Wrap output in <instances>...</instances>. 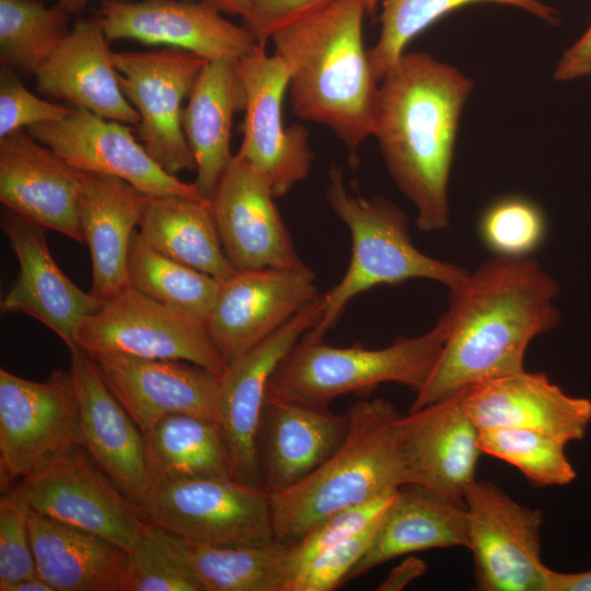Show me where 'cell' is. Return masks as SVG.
<instances>
[{
  "mask_svg": "<svg viewBox=\"0 0 591 591\" xmlns=\"http://www.w3.org/2000/svg\"><path fill=\"white\" fill-rule=\"evenodd\" d=\"M558 286L530 257L485 262L450 290L449 334L408 412L490 379L524 371L530 343L555 328Z\"/></svg>",
  "mask_w": 591,
  "mask_h": 591,
  "instance_id": "cell-1",
  "label": "cell"
},
{
  "mask_svg": "<svg viewBox=\"0 0 591 591\" xmlns=\"http://www.w3.org/2000/svg\"><path fill=\"white\" fill-rule=\"evenodd\" d=\"M474 81L422 51H405L379 85L374 137L385 166L424 232L449 225L448 185Z\"/></svg>",
  "mask_w": 591,
  "mask_h": 591,
  "instance_id": "cell-2",
  "label": "cell"
},
{
  "mask_svg": "<svg viewBox=\"0 0 591 591\" xmlns=\"http://www.w3.org/2000/svg\"><path fill=\"white\" fill-rule=\"evenodd\" d=\"M362 0H340L329 8L275 31L274 54L286 65L293 114L329 130L348 150L374 135L379 85L363 46Z\"/></svg>",
  "mask_w": 591,
  "mask_h": 591,
  "instance_id": "cell-3",
  "label": "cell"
},
{
  "mask_svg": "<svg viewBox=\"0 0 591 591\" xmlns=\"http://www.w3.org/2000/svg\"><path fill=\"white\" fill-rule=\"evenodd\" d=\"M335 452L296 485L268 495L275 540L291 544L332 513L408 485L395 420L385 398L359 399Z\"/></svg>",
  "mask_w": 591,
  "mask_h": 591,
  "instance_id": "cell-4",
  "label": "cell"
},
{
  "mask_svg": "<svg viewBox=\"0 0 591 591\" xmlns=\"http://www.w3.org/2000/svg\"><path fill=\"white\" fill-rule=\"evenodd\" d=\"M449 334L445 313L427 333L399 337L390 346L334 347L306 332L278 363L266 395L314 407H329L338 396H366L383 383L416 394L427 382Z\"/></svg>",
  "mask_w": 591,
  "mask_h": 591,
  "instance_id": "cell-5",
  "label": "cell"
},
{
  "mask_svg": "<svg viewBox=\"0 0 591 591\" xmlns=\"http://www.w3.org/2000/svg\"><path fill=\"white\" fill-rule=\"evenodd\" d=\"M325 197L349 229L352 247L345 275L323 294L322 318L309 331L312 335L324 337L355 297L376 286L424 278L453 290L467 278L464 268L416 248L407 216L397 205L381 196L363 198L349 192L341 167L329 169Z\"/></svg>",
  "mask_w": 591,
  "mask_h": 591,
  "instance_id": "cell-6",
  "label": "cell"
},
{
  "mask_svg": "<svg viewBox=\"0 0 591 591\" xmlns=\"http://www.w3.org/2000/svg\"><path fill=\"white\" fill-rule=\"evenodd\" d=\"M139 509L149 524L192 544L258 546L275 541L268 494L233 477L155 482Z\"/></svg>",
  "mask_w": 591,
  "mask_h": 591,
  "instance_id": "cell-7",
  "label": "cell"
},
{
  "mask_svg": "<svg viewBox=\"0 0 591 591\" xmlns=\"http://www.w3.org/2000/svg\"><path fill=\"white\" fill-rule=\"evenodd\" d=\"M78 343L92 357L186 361L217 375L228 368L204 321L129 286L101 302L83 322Z\"/></svg>",
  "mask_w": 591,
  "mask_h": 591,
  "instance_id": "cell-8",
  "label": "cell"
},
{
  "mask_svg": "<svg viewBox=\"0 0 591 591\" xmlns=\"http://www.w3.org/2000/svg\"><path fill=\"white\" fill-rule=\"evenodd\" d=\"M31 510L130 552L149 523L81 445L58 453L21 480Z\"/></svg>",
  "mask_w": 591,
  "mask_h": 591,
  "instance_id": "cell-9",
  "label": "cell"
},
{
  "mask_svg": "<svg viewBox=\"0 0 591 591\" xmlns=\"http://www.w3.org/2000/svg\"><path fill=\"white\" fill-rule=\"evenodd\" d=\"M79 403L71 371L35 382L0 370V484L2 493L48 460L80 445Z\"/></svg>",
  "mask_w": 591,
  "mask_h": 591,
  "instance_id": "cell-10",
  "label": "cell"
},
{
  "mask_svg": "<svg viewBox=\"0 0 591 591\" xmlns=\"http://www.w3.org/2000/svg\"><path fill=\"white\" fill-rule=\"evenodd\" d=\"M476 589L544 591L542 512L514 501L489 480H474L464 495Z\"/></svg>",
  "mask_w": 591,
  "mask_h": 591,
  "instance_id": "cell-11",
  "label": "cell"
},
{
  "mask_svg": "<svg viewBox=\"0 0 591 591\" xmlns=\"http://www.w3.org/2000/svg\"><path fill=\"white\" fill-rule=\"evenodd\" d=\"M207 60L182 49L114 53L124 95L139 115V140L170 174L196 171L182 127L183 102Z\"/></svg>",
  "mask_w": 591,
  "mask_h": 591,
  "instance_id": "cell-12",
  "label": "cell"
},
{
  "mask_svg": "<svg viewBox=\"0 0 591 591\" xmlns=\"http://www.w3.org/2000/svg\"><path fill=\"white\" fill-rule=\"evenodd\" d=\"M266 45L258 44L237 61L246 102L243 138L236 157L247 161L269 179L276 198L303 182L313 163L309 131L301 125L286 126L282 100L289 86L283 61Z\"/></svg>",
  "mask_w": 591,
  "mask_h": 591,
  "instance_id": "cell-13",
  "label": "cell"
},
{
  "mask_svg": "<svg viewBox=\"0 0 591 591\" xmlns=\"http://www.w3.org/2000/svg\"><path fill=\"white\" fill-rule=\"evenodd\" d=\"M314 271L304 263L237 270L221 282L207 332L229 363L283 326L320 294Z\"/></svg>",
  "mask_w": 591,
  "mask_h": 591,
  "instance_id": "cell-14",
  "label": "cell"
},
{
  "mask_svg": "<svg viewBox=\"0 0 591 591\" xmlns=\"http://www.w3.org/2000/svg\"><path fill=\"white\" fill-rule=\"evenodd\" d=\"M26 130L79 171L121 178L147 196L175 195L210 202L195 183H185L166 172L137 141L127 124L71 106L67 117Z\"/></svg>",
  "mask_w": 591,
  "mask_h": 591,
  "instance_id": "cell-15",
  "label": "cell"
},
{
  "mask_svg": "<svg viewBox=\"0 0 591 591\" xmlns=\"http://www.w3.org/2000/svg\"><path fill=\"white\" fill-rule=\"evenodd\" d=\"M322 314L320 294L219 375L217 424L234 479L260 487L256 442L268 381L291 347L318 324Z\"/></svg>",
  "mask_w": 591,
  "mask_h": 591,
  "instance_id": "cell-16",
  "label": "cell"
},
{
  "mask_svg": "<svg viewBox=\"0 0 591 591\" xmlns=\"http://www.w3.org/2000/svg\"><path fill=\"white\" fill-rule=\"evenodd\" d=\"M95 19L107 39H131L193 53L205 60L239 61L259 43L244 25L192 0H102Z\"/></svg>",
  "mask_w": 591,
  "mask_h": 591,
  "instance_id": "cell-17",
  "label": "cell"
},
{
  "mask_svg": "<svg viewBox=\"0 0 591 591\" xmlns=\"http://www.w3.org/2000/svg\"><path fill=\"white\" fill-rule=\"evenodd\" d=\"M275 198L267 176L234 154L210 207L224 254L236 270L303 263Z\"/></svg>",
  "mask_w": 591,
  "mask_h": 591,
  "instance_id": "cell-18",
  "label": "cell"
},
{
  "mask_svg": "<svg viewBox=\"0 0 591 591\" xmlns=\"http://www.w3.org/2000/svg\"><path fill=\"white\" fill-rule=\"evenodd\" d=\"M395 427L408 485L464 506L482 451L479 430L464 407L463 392L399 415Z\"/></svg>",
  "mask_w": 591,
  "mask_h": 591,
  "instance_id": "cell-19",
  "label": "cell"
},
{
  "mask_svg": "<svg viewBox=\"0 0 591 591\" xmlns=\"http://www.w3.org/2000/svg\"><path fill=\"white\" fill-rule=\"evenodd\" d=\"M1 229L19 263V275L0 302L1 311L37 320L69 350L79 346V331L101 302L60 269L49 251L44 227L5 208Z\"/></svg>",
  "mask_w": 591,
  "mask_h": 591,
  "instance_id": "cell-20",
  "label": "cell"
},
{
  "mask_svg": "<svg viewBox=\"0 0 591 591\" xmlns=\"http://www.w3.org/2000/svg\"><path fill=\"white\" fill-rule=\"evenodd\" d=\"M92 358L109 391L142 432L173 414L217 422L219 375L213 372L178 360L124 355Z\"/></svg>",
  "mask_w": 591,
  "mask_h": 591,
  "instance_id": "cell-21",
  "label": "cell"
},
{
  "mask_svg": "<svg viewBox=\"0 0 591 591\" xmlns=\"http://www.w3.org/2000/svg\"><path fill=\"white\" fill-rule=\"evenodd\" d=\"M70 355L80 445L139 508L152 486L143 433L105 384L94 359L80 346Z\"/></svg>",
  "mask_w": 591,
  "mask_h": 591,
  "instance_id": "cell-22",
  "label": "cell"
},
{
  "mask_svg": "<svg viewBox=\"0 0 591 591\" xmlns=\"http://www.w3.org/2000/svg\"><path fill=\"white\" fill-rule=\"evenodd\" d=\"M83 172L21 129L0 138V201L45 229L84 243L78 215Z\"/></svg>",
  "mask_w": 591,
  "mask_h": 591,
  "instance_id": "cell-23",
  "label": "cell"
},
{
  "mask_svg": "<svg viewBox=\"0 0 591 591\" xmlns=\"http://www.w3.org/2000/svg\"><path fill=\"white\" fill-rule=\"evenodd\" d=\"M463 404L478 428H522L564 443L581 440L591 422V401L566 394L544 373L521 371L462 390Z\"/></svg>",
  "mask_w": 591,
  "mask_h": 591,
  "instance_id": "cell-24",
  "label": "cell"
},
{
  "mask_svg": "<svg viewBox=\"0 0 591 591\" xmlns=\"http://www.w3.org/2000/svg\"><path fill=\"white\" fill-rule=\"evenodd\" d=\"M348 428V413L266 395L256 442L260 487L271 495L299 483L335 452Z\"/></svg>",
  "mask_w": 591,
  "mask_h": 591,
  "instance_id": "cell-25",
  "label": "cell"
},
{
  "mask_svg": "<svg viewBox=\"0 0 591 591\" xmlns=\"http://www.w3.org/2000/svg\"><path fill=\"white\" fill-rule=\"evenodd\" d=\"M35 78L36 90L45 95L106 119L139 124L120 88L109 40L95 18L78 19Z\"/></svg>",
  "mask_w": 591,
  "mask_h": 591,
  "instance_id": "cell-26",
  "label": "cell"
},
{
  "mask_svg": "<svg viewBox=\"0 0 591 591\" xmlns=\"http://www.w3.org/2000/svg\"><path fill=\"white\" fill-rule=\"evenodd\" d=\"M146 199L121 178L83 172L78 215L91 255V294L100 302L128 287V247Z\"/></svg>",
  "mask_w": 591,
  "mask_h": 591,
  "instance_id": "cell-27",
  "label": "cell"
},
{
  "mask_svg": "<svg viewBox=\"0 0 591 591\" xmlns=\"http://www.w3.org/2000/svg\"><path fill=\"white\" fill-rule=\"evenodd\" d=\"M182 114V127L196 162L201 196L210 201L219 179L231 162L233 117L244 111L246 94L237 61L207 60Z\"/></svg>",
  "mask_w": 591,
  "mask_h": 591,
  "instance_id": "cell-28",
  "label": "cell"
},
{
  "mask_svg": "<svg viewBox=\"0 0 591 591\" xmlns=\"http://www.w3.org/2000/svg\"><path fill=\"white\" fill-rule=\"evenodd\" d=\"M36 571L55 591H123L128 552L31 510Z\"/></svg>",
  "mask_w": 591,
  "mask_h": 591,
  "instance_id": "cell-29",
  "label": "cell"
},
{
  "mask_svg": "<svg viewBox=\"0 0 591 591\" xmlns=\"http://www.w3.org/2000/svg\"><path fill=\"white\" fill-rule=\"evenodd\" d=\"M467 545L464 506L416 486H403L385 510L369 548L350 570L345 583L398 556L431 548H467Z\"/></svg>",
  "mask_w": 591,
  "mask_h": 591,
  "instance_id": "cell-30",
  "label": "cell"
},
{
  "mask_svg": "<svg viewBox=\"0 0 591 591\" xmlns=\"http://www.w3.org/2000/svg\"><path fill=\"white\" fill-rule=\"evenodd\" d=\"M138 227L153 248L219 281L237 271L224 254L210 202L175 195L147 196Z\"/></svg>",
  "mask_w": 591,
  "mask_h": 591,
  "instance_id": "cell-31",
  "label": "cell"
},
{
  "mask_svg": "<svg viewBox=\"0 0 591 591\" xmlns=\"http://www.w3.org/2000/svg\"><path fill=\"white\" fill-rule=\"evenodd\" d=\"M142 433L152 484L198 477H232L216 421L173 414Z\"/></svg>",
  "mask_w": 591,
  "mask_h": 591,
  "instance_id": "cell-32",
  "label": "cell"
},
{
  "mask_svg": "<svg viewBox=\"0 0 591 591\" xmlns=\"http://www.w3.org/2000/svg\"><path fill=\"white\" fill-rule=\"evenodd\" d=\"M172 538L205 591H286L290 581L288 544L282 542L211 546Z\"/></svg>",
  "mask_w": 591,
  "mask_h": 591,
  "instance_id": "cell-33",
  "label": "cell"
},
{
  "mask_svg": "<svg viewBox=\"0 0 591 591\" xmlns=\"http://www.w3.org/2000/svg\"><path fill=\"white\" fill-rule=\"evenodd\" d=\"M126 270L129 287L204 322L215 306L222 282L160 253L138 231L130 239Z\"/></svg>",
  "mask_w": 591,
  "mask_h": 591,
  "instance_id": "cell-34",
  "label": "cell"
},
{
  "mask_svg": "<svg viewBox=\"0 0 591 591\" xmlns=\"http://www.w3.org/2000/svg\"><path fill=\"white\" fill-rule=\"evenodd\" d=\"M482 2L518 8L549 25L559 23L558 11L543 0H380V35L368 49L378 81L398 61L406 46L417 35L442 16L462 7Z\"/></svg>",
  "mask_w": 591,
  "mask_h": 591,
  "instance_id": "cell-35",
  "label": "cell"
},
{
  "mask_svg": "<svg viewBox=\"0 0 591 591\" xmlns=\"http://www.w3.org/2000/svg\"><path fill=\"white\" fill-rule=\"evenodd\" d=\"M69 18L43 0H0L1 66L35 76L69 33Z\"/></svg>",
  "mask_w": 591,
  "mask_h": 591,
  "instance_id": "cell-36",
  "label": "cell"
},
{
  "mask_svg": "<svg viewBox=\"0 0 591 591\" xmlns=\"http://www.w3.org/2000/svg\"><path fill=\"white\" fill-rule=\"evenodd\" d=\"M482 453L518 468L536 486H563L571 483L576 471L565 453L563 441L530 429L488 428L479 430Z\"/></svg>",
  "mask_w": 591,
  "mask_h": 591,
  "instance_id": "cell-37",
  "label": "cell"
},
{
  "mask_svg": "<svg viewBox=\"0 0 591 591\" xmlns=\"http://www.w3.org/2000/svg\"><path fill=\"white\" fill-rule=\"evenodd\" d=\"M123 591H205L172 536L149 524L128 552Z\"/></svg>",
  "mask_w": 591,
  "mask_h": 591,
  "instance_id": "cell-38",
  "label": "cell"
},
{
  "mask_svg": "<svg viewBox=\"0 0 591 591\" xmlns=\"http://www.w3.org/2000/svg\"><path fill=\"white\" fill-rule=\"evenodd\" d=\"M478 233L484 245L498 257H529L544 241L546 219L533 200L508 195L483 211Z\"/></svg>",
  "mask_w": 591,
  "mask_h": 591,
  "instance_id": "cell-39",
  "label": "cell"
},
{
  "mask_svg": "<svg viewBox=\"0 0 591 591\" xmlns=\"http://www.w3.org/2000/svg\"><path fill=\"white\" fill-rule=\"evenodd\" d=\"M31 507L20 483L0 500V590L37 575L30 534Z\"/></svg>",
  "mask_w": 591,
  "mask_h": 591,
  "instance_id": "cell-40",
  "label": "cell"
},
{
  "mask_svg": "<svg viewBox=\"0 0 591 591\" xmlns=\"http://www.w3.org/2000/svg\"><path fill=\"white\" fill-rule=\"evenodd\" d=\"M396 493L338 510L315 524L299 540L288 544L290 580L315 555L363 531L379 520L393 501Z\"/></svg>",
  "mask_w": 591,
  "mask_h": 591,
  "instance_id": "cell-41",
  "label": "cell"
},
{
  "mask_svg": "<svg viewBox=\"0 0 591 591\" xmlns=\"http://www.w3.org/2000/svg\"><path fill=\"white\" fill-rule=\"evenodd\" d=\"M382 517L363 531L311 558L294 573L286 591H331L344 584L350 570L369 548Z\"/></svg>",
  "mask_w": 591,
  "mask_h": 591,
  "instance_id": "cell-42",
  "label": "cell"
},
{
  "mask_svg": "<svg viewBox=\"0 0 591 591\" xmlns=\"http://www.w3.org/2000/svg\"><path fill=\"white\" fill-rule=\"evenodd\" d=\"M71 106L39 99L30 92L14 70L0 68V138L31 126L60 120Z\"/></svg>",
  "mask_w": 591,
  "mask_h": 591,
  "instance_id": "cell-43",
  "label": "cell"
},
{
  "mask_svg": "<svg viewBox=\"0 0 591 591\" xmlns=\"http://www.w3.org/2000/svg\"><path fill=\"white\" fill-rule=\"evenodd\" d=\"M340 0H265L243 20L259 44L266 45L278 28L321 12Z\"/></svg>",
  "mask_w": 591,
  "mask_h": 591,
  "instance_id": "cell-44",
  "label": "cell"
},
{
  "mask_svg": "<svg viewBox=\"0 0 591 591\" xmlns=\"http://www.w3.org/2000/svg\"><path fill=\"white\" fill-rule=\"evenodd\" d=\"M591 76V20L584 33L560 56L553 77L566 82Z\"/></svg>",
  "mask_w": 591,
  "mask_h": 591,
  "instance_id": "cell-45",
  "label": "cell"
},
{
  "mask_svg": "<svg viewBox=\"0 0 591 591\" xmlns=\"http://www.w3.org/2000/svg\"><path fill=\"white\" fill-rule=\"evenodd\" d=\"M427 570L426 564L414 556L408 557L397 565L376 588L380 591H398L404 589L413 580L422 576Z\"/></svg>",
  "mask_w": 591,
  "mask_h": 591,
  "instance_id": "cell-46",
  "label": "cell"
},
{
  "mask_svg": "<svg viewBox=\"0 0 591 591\" xmlns=\"http://www.w3.org/2000/svg\"><path fill=\"white\" fill-rule=\"evenodd\" d=\"M544 591H591V569L581 572H559L544 569Z\"/></svg>",
  "mask_w": 591,
  "mask_h": 591,
  "instance_id": "cell-47",
  "label": "cell"
},
{
  "mask_svg": "<svg viewBox=\"0 0 591 591\" xmlns=\"http://www.w3.org/2000/svg\"><path fill=\"white\" fill-rule=\"evenodd\" d=\"M219 13L248 18L265 0H201Z\"/></svg>",
  "mask_w": 591,
  "mask_h": 591,
  "instance_id": "cell-48",
  "label": "cell"
},
{
  "mask_svg": "<svg viewBox=\"0 0 591 591\" xmlns=\"http://www.w3.org/2000/svg\"><path fill=\"white\" fill-rule=\"evenodd\" d=\"M0 591H55V589L46 580L36 575L10 583Z\"/></svg>",
  "mask_w": 591,
  "mask_h": 591,
  "instance_id": "cell-49",
  "label": "cell"
},
{
  "mask_svg": "<svg viewBox=\"0 0 591 591\" xmlns=\"http://www.w3.org/2000/svg\"><path fill=\"white\" fill-rule=\"evenodd\" d=\"M70 15L81 12L91 0H55Z\"/></svg>",
  "mask_w": 591,
  "mask_h": 591,
  "instance_id": "cell-50",
  "label": "cell"
},
{
  "mask_svg": "<svg viewBox=\"0 0 591 591\" xmlns=\"http://www.w3.org/2000/svg\"><path fill=\"white\" fill-rule=\"evenodd\" d=\"M368 13L375 11L380 0H362Z\"/></svg>",
  "mask_w": 591,
  "mask_h": 591,
  "instance_id": "cell-51",
  "label": "cell"
},
{
  "mask_svg": "<svg viewBox=\"0 0 591 591\" xmlns=\"http://www.w3.org/2000/svg\"><path fill=\"white\" fill-rule=\"evenodd\" d=\"M112 1H116V2H129L131 0H112Z\"/></svg>",
  "mask_w": 591,
  "mask_h": 591,
  "instance_id": "cell-52",
  "label": "cell"
}]
</instances>
